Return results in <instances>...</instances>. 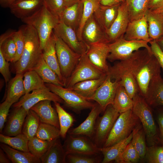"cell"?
<instances>
[{"label": "cell", "instance_id": "obj_6", "mask_svg": "<svg viewBox=\"0 0 163 163\" xmlns=\"http://www.w3.org/2000/svg\"><path fill=\"white\" fill-rule=\"evenodd\" d=\"M106 74L92 63L86 53L81 55L71 75L66 80L64 87L69 88L78 82L98 78Z\"/></svg>", "mask_w": 163, "mask_h": 163}, {"label": "cell", "instance_id": "obj_52", "mask_svg": "<svg viewBox=\"0 0 163 163\" xmlns=\"http://www.w3.org/2000/svg\"><path fill=\"white\" fill-rule=\"evenodd\" d=\"M8 62L5 59L0 51V72L3 76L6 84L10 81L11 76Z\"/></svg>", "mask_w": 163, "mask_h": 163}, {"label": "cell", "instance_id": "obj_40", "mask_svg": "<svg viewBox=\"0 0 163 163\" xmlns=\"http://www.w3.org/2000/svg\"><path fill=\"white\" fill-rule=\"evenodd\" d=\"M83 10L82 16L79 27L76 32L79 39L82 41V35L84 26L100 5L99 0H83Z\"/></svg>", "mask_w": 163, "mask_h": 163}, {"label": "cell", "instance_id": "obj_54", "mask_svg": "<svg viewBox=\"0 0 163 163\" xmlns=\"http://www.w3.org/2000/svg\"><path fill=\"white\" fill-rule=\"evenodd\" d=\"M157 120L160 132L159 134V142L163 145V108L161 109L158 112Z\"/></svg>", "mask_w": 163, "mask_h": 163}, {"label": "cell", "instance_id": "obj_43", "mask_svg": "<svg viewBox=\"0 0 163 163\" xmlns=\"http://www.w3.org/2000/svg\"><path fill=\"white\" fill-rule=\"evenodd\" d=\"M140 126V124L134 129L131 142L140 159H142L145 158L147 147L145 143V135L143 129L141 128Z\"/></svg>", "mask_w": 163, "mask_h": 163}, {"label": "cell", "instance_id": "obj_21", "mask_svg": "<svg viewBox=\"0 0 163 163\" xmlns=\"http://www.w3.org/2000/svg\"><path fill=\"white\" fill-rule=\"evenodd\" d=\"M127 40H143L149 43V37L148 26L145 16L139 19L130 21L123 37Z\"/></svg>", "mask_w": 163, "mask_h": 163}, {"label": "cell", "instance_id": "obj_55", "mask_svg": "<svg viewBox=\"0 0 163 163\" xmlns=\"http://www.w3.org/2000/svg\"><path fill=\"white\" fill-rule=\"evenodd\" d=\"M163 7V0H150L148 9L156 11Z\"/></svg>", "mask_w": 163, "mask_h": 163}, {"label": "cell", "instance_id": "obj_42", "mask_svg": "<svg viewBox=\"0 0 163 163\" xmlns=\"http://www.w3.org/2000/svg\"><path fill=\"white\" fill-rule=\"evenodd\" d=\"M55 140L52 141L44 140L35 136L29 140V152L40 159L48 150Z\"/></svg>", "mask_w": 163, "mask_h": 163}, {"label": "cell", "instance_id": "obj_57", "mask_svg": "<svg viewBox=\"0 0 163 163\" xmlns=\"http://www.w3.org/2000/svg\"><path fill=\"white\" fill-rule=\"evenodd\" d=\"M5 152L1 148L0 149V163H9L11 161L7 155L4 153Z\"/></svg>", "mask_w": 163, "mask_h": 163}, {"label": "cell", "instance_id": "obj_48", "mask_svg": "<svg viewBox=\"0 0 163 163\" xmlns=\"http://www.w3.org/2000/svg\"><path fill=\"white\" fill-rule=\"evenodd\" d=\"M96 155L71 154L67 155L66 160L70 163H97L100 158Z\"/></svg>", "mask_w": 163, "mask_h": 163}, {"label": "cell", "instance_id": "obj_10", "mask_svg": "<svg viewBox=\"0 0 163 163\" xmlns=\"http://www.w3.org/2000/svg\"><path fill=\"white\" fill-rule=\"evenodd\" d=\"M120 114L110 104L107 107L103 115L98 118L93 138L98 148L103 146Z\"/></svg>", "mask_w": 163, "mask_h": 163}, {"label": "cell", "instance_id": "obj_12", "mask_svg": "<svg viewBox=\"0 0 163 163\" xmlns=\"http://www.w3.org/2000/svg\"><path fill=\"white\" fill-rule=\"evenodd\" d=\"M53 33L76 53L82 55L87 52L88 46L79 39L74 30L62 21L60 20L54 29Z\"/></svg>", "mask_w": 163, "mask_h": 163}, {"label": "cell", "instance_id": "obj_30", "mask_svg": "<svg viewBox=\"0 0 163 163\" xmlns=\"http://www.w3.org/2000/svg\"><path fill=\"white\" fill-rule=\"evenodd\" d=\"M1 148L13 163H40V159L30 152L19 150L13 149L4 143L0 144Z\"/></svg>", "mask_w": 163, "mask_h": 163}, {"label": "cell", "instance_id": "obj_59", "mask_svg": "<svg viewBox=\"0 0 163 163\" xmlns=\"http://www.w3.org/2000/svg\"><path fill=\"white\" fill-rule=\"evenodd\" d=\"M66 7H69L78 2L80 0H63Z\"/></svg>", "mask_w": 163, "mask_h": 163}, {"label": "cell", "instance_id": "obj_60", "mask_svg": "<svg viewBox=\"0 0 163 163\" xmlns=\"http://www.w3.org/2000/svg\"><path fill=\"white\" fill-rule=\"evenodd\" d=\"M156 41L162 50L163 51V37L156 40Z\"/></svg>", "mask_w": 163, "mask_h": 163}, {"label": "cell", "instance_id": "obj_50", "mask_svg": "<svg viewBox=\"0 0 163 163\" xmlns=\"http://www.w3.org/2000/svg\"><path fill=\"white\" fill-rule=\"evenodd\" d=\"M12 37L15 44L17 53L14 63L19 60L22 54L25 44L24 36L22 30L19 28L12 34Z\"/></svg>", "mask_w": 163, "mask_h": 163}, {"label": "cell", "instance_id": "obj_4", "mask_svg": "<svg viewBox=\"0 0 163 163\" xmlns=\"http://www.w3.org/2000/svg\"><path fill=\"white\" fill-rule=\"evenodd\" d=\"M133 100L134 104L132 110L142 124L148 145H158L159 142V134L149 105L139 94Z\"/></svg>", "mask_w": 163, "mask_h": 163}, {"label": "cell", "instance_id": "obj_58", "mask_svg": "<svg viewBox=\"0 0 163 163\" xmlns=\"http://www.w3.org/2000/svg\"><path fill=\"white\" fill-rule=\"evenodd\" d=\"M15 0H0V5L4 8H9Z\"/></svg>", "mask_w": 163, "mask_h": 163}, {"label": "cell", "instance_id": "obj_41", "mask_svg": "<svg viewBox=\"0 0 163 163\" xmlns=\"http://www.w3.org/2000/svg\"><path fill=\"white\" fill-rule=\"evenodd\" d=\"M57 112L60 126V136L65 138L69 129L74 121L72 116L66 111L60 105L59 103L54 102Z\"/></svg>", "mask_w": 163, "mask_h": 163}, {"label": "cell", "instance_id": "obj_36", "mask_svg": "<svg viewBox=\"0 0 163 163\" xmlns=\"http://www.w3.org/2000/svg\"><path fill=\"white\" fill-rule=\"evenodd\" d=\"M23 75L25 94L36 90L49 89L43 79L34 70H28Z\"/></svg>", "mask_w": 163, "mask_h": 163}, {"label": "cell", "instance_id": "obj_44", "mask_svg": "<svg viewBox=\"0 0 163 163\" xmlns=\"http://www.w3.org/2000/svg\"><path fill=\"white\" fill-rule=\"evenodd\" d=\"M60 129L50 124L41 122L35 136L44 140L52 141L59 137Z\"/></svg>", "mask_w": 163, "mask_h": 163}, {"label": "cell", "instance_id": "obj_62", "mask_svg": "<svg viewBox=\"0 0 163 163\" xmlns=\"http://www.w3.org/2000/svg\"><path fill=\"white\" fill-rule=\"evenodd\" d=\"M120 2H123L125 1V0H117Z\"/></svg>", "mask_w": 163, "mask_h": 163}, {"label": "cell", "instance_id": "obj_45", "mask_svg": "<svg viewBox=\"0 0 163 163\" xmlns=\"http://www.w3.org/2000/svg\"><path fill=\"white\" fill-rule=\"evenodd\" d=\"M12 35L5 40L0 39V51L6 60L14 62L17 49Z\"/></svg>", "mask_w": 163, "mask_h": 163}, {"label": "cell", "instance_id": "obj_28", "mask_svg": "<svg viewBox=\"0 0 163 163\" xmlns=\"http://www.w3.org/2000/svg\"><path fill=\"white\" fill-rule=\"evenodd\" d=\"M120 4L112 6L100 4L93 14L97 21L106 32L116 18Z\"/></svg>", "mask_w": 163, "mask_h": 163}, {"label": "cell", "instance_id": "obj_53", "mask_svg": "<svg viewBox=\"0 0 163 163\" xmlns=\"http://www.w3.org/2000/svg\"><path fill=\"white\" fill-rule=\"evenodd\" d=\"M149 43L150 45L152 52L158 60L161 68L163 70V51L156 41H150Z\"/></svg>", "mask_w": 163, "mask_h": 163}, {"label": "cell", "instance_id": "obj_18", "mask_svg": "<svg viewBox=\"0 0 163 163\" xmlns=\"http://www.w3.org/2000/svg\"><path fill=\"white\" fill-rule=\"evenodd\" d=\"M109 43H97L88 46L86 54L92 63L103 72L107 73L109 66L107 59L109 53Z\"/></svg>", "mask_w": 163, "mask_h": 163}, {"label": "cell", "instance_id": "obj_5", "mask_svg": "<svg viewBox=\"0 0 163 163\" xmlns=\"http://www.w3.org/2000/svg\"><path fill=\"white\" fill-rule=\"evenodd\" d=\"M140 123L132 109L120 113L102 147L110 146L127 138Z\"/></svg>", "mask_w": 163, "mask_h": 163}, {"label": "cell", "instance_id": "obj_9", "mask_svg": "<svg viewBox=\"0 0 163 163\" xmlns=\"http://www.w3.org/2000/svg\"><path fill=\"white\" fill-rule=\"evenodd\" d=\"M55 36L57 59L61 73L66 83V80L71 75L81 55L75 52L61 39Z\"/></svg>", "mask_w": 163, "mask_h": 163}, {"label": "cell", "instance_id": "obj_38", "mask_svg": "<svg viewBox=\"0 0 163 163\" xmlns=\"http://www.w3.org/2000/svg\"><path fill=\"white\" fill-rule=\"evenodd\" d=\"M29 139L23 133L15 136H9L0 134L1 142L6 144L11 148L19 150L29 152L28 146Z\"/></svg>", "mask_w": 163, "mask_h": 163}, {"label": "cell", "instance_id": "obj_26", "mask_svg": "<svg viewBox=\"0 0 163 163\" xmlns=\"http://www.w3.org/2000/svg\"><path fill=\"white\" fill-rule=\"evenodd\" d=\"M145 16L148 26V31L151 40H157L163 37V17L157 11L148 9Z\"/></svg>", "mask_w": 163, "mask_h": 163}, {"label": "cell", "instance_id": "obj_31", "mask_svg": "<svg viewBox=\"0 0 163 163\" xmlns=\"http://www.w3.org/2000/svg\"><path fill=\"white\" fill-rule=\"evenodd\" d=\"M65 150L59 137L53 142L46 152L40 158L42 163H65L66 162Z\"/></svg>", "mask_w": 163, "mask_h": 163}, {"label": "cell", "instance_id": "obj_49", "mask_svg": "<svg viewBox=\"0 0 163 163\" xmlns=\"http://www.w3.org/2000/svg\"><path fill=\"white\" fill-rule=\"evenodd\" d=\"M44 5L53 14L59 18L66 8L63 0H43Z\"/></svg>", "mask_w": 163, "mask_h": 163}, {"label": "cell", "instance_id": "obj_16", "mask_svg": "<svg viewBox=\"0 0 163 163\" xmlns=\"http://www.w3.org/2000/svg\"><path fill=\"white\" fill-rule=\"evenodd\" d=\"M82 37V41L88 46L97 43H110L106 31L97 21L93 14L85 24Z\"/></svg>", "mask_w": 163, "mask_h": 163}, {"label": "cell", "instance_id": "obj_35", "mask_svg": "<svg viewBox=\"0 0 163 163\" xmlns=\"http://www.w3.org/2000/svg\"><path fill=\"white\" fill-rule=\"evenodd\" d=\"M134 101L124 88L120 85L117 89L113 103L111 104L120 113L132 109Z\"/></svg>", "mask_w": 163, "mask_h": 163}, {"label": "cell", "instance_id": "obj_17", "mask_svg": "<svg viewBox=\"0 0 163 163\" xmlns=\"http://www.w3.org/2000/svg\"><path fill=\"white\" fill-rule=\"evenodd\" d=\"M129 22L126 3L125 1L122 2L119 7L116 18L106 31L110 43L123 37Z\"/></svg>", "mask_w": 163, "mask_h": 163}, {"label": "cell", "instance_id": "obj_37", "mask_svg": "<svg viewBox=\"0 0 163 163\" xmlns=\"http://www.w3.org/2000/svg\"><path fill=\"white\" fill-rule=\"evenodd\" d=\"M150 0H125L128 8L130 21L145 16L148 9Z\"/></svg>", "mask_w": 163, "mask_h": 163}, {"label": "cell", "instance_id": "obj_14", "mask_svg": "<svg viewBox=\"0 0 163 163\" xmlns=\"http://www.w3.org/2000/svg\"><path fill=\"white\" fill-rule=\"evenodd\" d=\"M120 85L119 81L112 80L107 74L104 81L88 100L95 101L100 105L103 111H104L108 105L113 104Z\"/></svg>", "mask_w": 163, "mask_h": 163}, {"label": "cell", "instance_id": "obj_56", "mask_svg": "<svg viewBox=\"0 0 163 163\" xmlns=\"http://www.w3.org/2000/svg\"><path fill=\"white\" fill-rule=\"evenodd\" d=\"M99 2L101 5L107 6L117 5L122 3L117 0H99Z\"/></svg>", "mask_w": 163, "mask_h": 163}, {"label": "cell", "instance_id": "obj_3", "mask_svg": "<svg viewBox=\"0 0 163 163\" xmlns=\"http://www.w3.org/2000/svg\"><path fill=\"white\" fill-rule=\"evenodd\" d=\"M21 20L25 24L32 26L36 30L43 51L60 19L50 12L44 4L33 14Z\"/></svg>", "mask_w": 163, "mask_h": 163}, {"label": "cell", "instance_id": "obj_25", "mask_svg": "<svg viewBox=\"0 0 163 163\" xmlns=\"http://www.w3.org/2000/svg\"><path fill=\"white\" fill-rule=\"evenodd\" d=\"M56 37L53 33L43 50V57L46 64L56 73L65 85V81L61 73L56 53ZM65 87V86H64Z\"/></svg>", "mask_w": 163, "mask_h": 163}, {"label": "cell", "instance_id": "obj_27", "mask_svg": "<svg viewBox=\"0 0 163 163\" xmlns=\"http://www.w3.org/2000/svg\"><path fill=\"white\" fill-rule=\"evenodd\" d=\"M144 99L150 105L163 106V78L160 75L150 82Z\"/></svg>", "mask_w": 163, "mask_h": 163}, {"label": "cell", "instance_id": "obj_19", "mask_svg": "<svg viewBox=\"0 0 163 163\" xmlns=\"http://www.w3.org/2000/svg\"><path fill=\"white\" fill-rule=\"evenodd\" d=\"M102 110L97 102L91 108V111L85 120L77 127L71 129L70 135L73 136L84 135L93 138L94 135L96 121Z\"/></svg>", "mask_w": 163, "mask_h": 163}, {"label": "cell", "instance_id": "obj_61", "mask_svg": "<svg viewBox=\"0 0 163 163\" xmlns=\"http://www.w3.org/2000/svg\"><path fill=\"white\" fill-rule=\"evenodd\" d=\"M154 11H157L159 12L161 14L163 17V7H162V8H160L158 10Z\"/></svg>", "mask_w": 163, "mask_h": 163}, {"label": "cell", "instance_id": "obj_15", "mask_svg": "<svg viewBox=\"0 0 163 163\" xmlns=\"http://www.w3.org/2000/svg\"><path fill=\"white\" fill-rule=\"evenodd\" d=\"M45 100L62 103L63 101L55 93L48 89H39L30 93L25 94L15 103L14 107H22L28 112L30 108L38 103Z\"/></svg>", "mask_w": 163, "mask_h": 163}, {"label": "cell", "instance_id": "obj_33", "mask_svg": "<svg viewBox=\"0 0 163 163\" xmlns=\"http://www.w3.org/2000/svg\"><path fill=\"white\" fill-rule=\"evenodd\" d=\"M23 75L16 74L9 81L5 100L14 104L25 94Z\"/></svg>", "mask_w": 163, "mask_h": 163}, {"label": "cell", "instance_id": "obj_20", "mask_svg": "<svg viewBox=\"0 0 163 163\" xmlns=\"http://www.w3.org/2000/svg\"><path fill=\"white\" fill-rule=\"evenodd\" d=\"M44 4L43 0H15L9 8L12 14L21 20L33 14Z\"/></svg>", "mask_w": 163, "mask_h": 163}, {"label": "cell", "instance_id": "obj_1", "mask_svg": "<svg viewBox=\"0 0 163 163\" xmlns=\"http://www.w3.org/2000/svg\"><path fill=\"white\" fill-rule=\"evenodd\" d=\"M152 52L147 49L134 52L126 59L109 67L107 74L111 79L119 81L129 96L133 99L139 93L136 80L140 69L152 55Z\"/></svg>", "mask_w": 163, "mask_h": 163}, {"label": "cell", "instance_id": "obj_39", "mask_svg": "<svg viewBox=\"0 0 163 163\" xmlns=\"http://www.w3.org/2000/svg\"><path fill=\"white\" fill-rule=\"evenodd\" d=\"M41 123L37 114L30 109L25 119L22 129V133L25 135L29 140L35 136Z\"/></svg>", "mask_w": 163, "mask_h": 163}, {"label": "cell", "instance_id": "obj_23", "mask_svg": "<svg viewBox=\"0 0 163 163\" xmlns=\"http://www.w3.org/2000/svg\"><path fill=\"white\" fill-rule=\"evenodd\" d=\"M11 114L4 129V135L15 136L22 133L23 125L28 112L23 107H16Z\"/></svg>", "mask_w": 163, "mask_h": 163}, {"label": "cell", "instance_id": "obj_51", "mask_svg": "<svg viewBox=\"0 0 163 163\" xmlns=\"http://www.w3.org/2000/svg\"><path fill=\"white\" fill-rule=\"evenodd\" d=\"M13 104L5 100L0 104V132L1 133L6 121L10 107Z\"/></svg>", "mask_w": 163, "mask_h": 163}, {"label": "cell", "instance_id": "obj_2", "mask_svg": "<svg viewBox=\"0 0 163 163\" xmlns=\"http://www.w3.org/2000/svg\"><path fill=\"white\" fill-rule=\"evenodd\" d=\"M20 28L24 36L25 44L20 58L15 63L14 68L16 74L24 75L37 64L42 56L43 51L38 34L33 27L25 24Z\"/></svg>", "mask_w": 163, "mask_h": 163}, {"label": "cell", "instance_id": "obj_29", "mask_svg": "<svg viewBox=\"0 0 163 163\" xmlns=\"http://www.w3.org/2000/svg\"><path fill=\"white\" fill-rule=\"evenodd\" d=\"M107 75V73L98 78L78 82L69 88L73 90L88 100L104 81Z\"/></svg>", "mask_w": 163, "mask_h": 163}, {"label": "cell", "instance_id": "obj_8", "mask_svg": "<svg viewBox=\"0 0 163 163\" xmlns=\"http://www.w3.org/2000/svg\"><path fill=\"white\" fill-rule=\"evenodd\" d=\"M45 85L51 91L63 100L66 106L77 113L84 109H91L94 105L90 101L70 88L51 83Z\"/></svg>", "mask_w": 163, "mask_h": 163}, {"label": "cell", "instance_id": "obj_7", "mask_svg": "<svg viewBox=\"0 0 163 163\" xmlns=\"http://www.w3.org/2000/svg\"><path fill=\"white\" fill-rule=\"evenodd\" d=\"M148 42L143 40H127L123 37L109 44V53L107 59L111 62L125 60L135 51L144 47L152 52Z\"/></svg>", "mask_w": 163, "mask_h": 163}, {"label": "cell", "instance_id": "obj_32", "mask_svg": "<svg viewBox=\"0 0 163 163\" xmlns=\"http://www.w3.org/2000/svg\"><path fill=\"white\" fill-rule=\"evenodd\" d=\"M134 129L127 138L115 144L108 147L99 148L100 151L104 156L102 163H109L117 158L131 141Z\"/></svg>", "mask_w": 163, "mask_h": 163}, {"label": "cell", "instance_id": "obj_46", "mask_svg": "<svg viewBox=\"0 0 163 163\" xmlns=\"http://www.w3.org/2000/svg\"><path fill=\"white\" fill-rule=\"evenodd\" d=\"M140 159L139 156L131 141L115 161L117 163H135L138 162Z\"/></svg>", "mask_w": 163, "mask_h": 163}, {"label": "cell", "instance_id": "obj_47", "mask_svg": "<svg viewBox=\"0 0 163 163\" xmlns=\"http://www.w3.org/2000/svg\"><path fill=\"white\" fill-rule=\"evenodd\" d=\"M145 159L149 163H163V145L147 147Z\"/></svg>", "mask_w": 163, "mask_h": 163}, {"label": "cell", "instance_id": "obj_34", "mask_svg": "<svg viewBox=\"0 0 163 163\" xmlns=\"http://www.w3.org/2000/svg\"><path fill=\"white\" fill-rule=\"evenodd\" d=\"M35 71L45 83H51L65 86L56 73L48 66L43 56L32 69Z\"/></svg>", "mask_w": 163, "mask_h": 163}, {"label": "cell", "instance_id": "obj_22", "mask_svg": "<svg viewBox=\"0 0 163 163\" xmlns=\"http://www.w3.org/2000/svg\"><path fill=\"white\" fill-rule=\"evenodd\" d=\"M51 101H41L33 106L30 109L39 117L40 122L53 125L59 129L58 117L56 109L52 106Z\"/></svg>", "mask_w": 163, "mask_h": 163}, {"label": "cell", "instance_id": "obj_13", "mask_svg": "<svg viewBox=\"0 0 163 163\" xmlns=\"http://www.w3.org/2000/svg\"><path fill=\"white\" fill-rule=\"evenodd\" d=\"M63 145L66 156L71 154L96 155L100 152L94 142L84 136L75 137L69 135Z\"/></svg>", "mask_w": 163, "mask_h": 163}, {"label": "cell", "instance_id": "obj_24", "mask_svg": "<svg viewBox=\"0 0 163 163\" xmlns=\"http://www.w3.org/2000/svg\"><path fill=\"white\" fill-rule=\"evenodd\" d=\"M83 10V1L79 0L66 7L59 19L76 32L80 24Z\"/></svg>", "mask_w": 163, "mask_h": 163}, {"label": "cell", "instance_id": "obj_63", "mask_svg": "<svg viewBox=\"0 0 163 163\" xmlns=\"http://www.w3.org/2000/svg\"><path fill=\"white\" fill-rule=\"evenodd\" d=\"M81 0V1H83V0Z\"/></svg>", "mask_w": 163, "mask_h": 163}, {"label": "cell", "instance_id": "obj_11", "mask_svg": "<svg viewBox=\"0 0 163 163\" xmlns=\"http://www.w3.org/2000/svg\"><path fill=\"white\" fill-rule=\"evenodd\" d=\"M161 67L153 54L139 71L136 77L139 94L145 97L150 83L156 77L160 75Z\"/></svg>", "mask_w": 163, "mask_h": 163}]
</instances>
